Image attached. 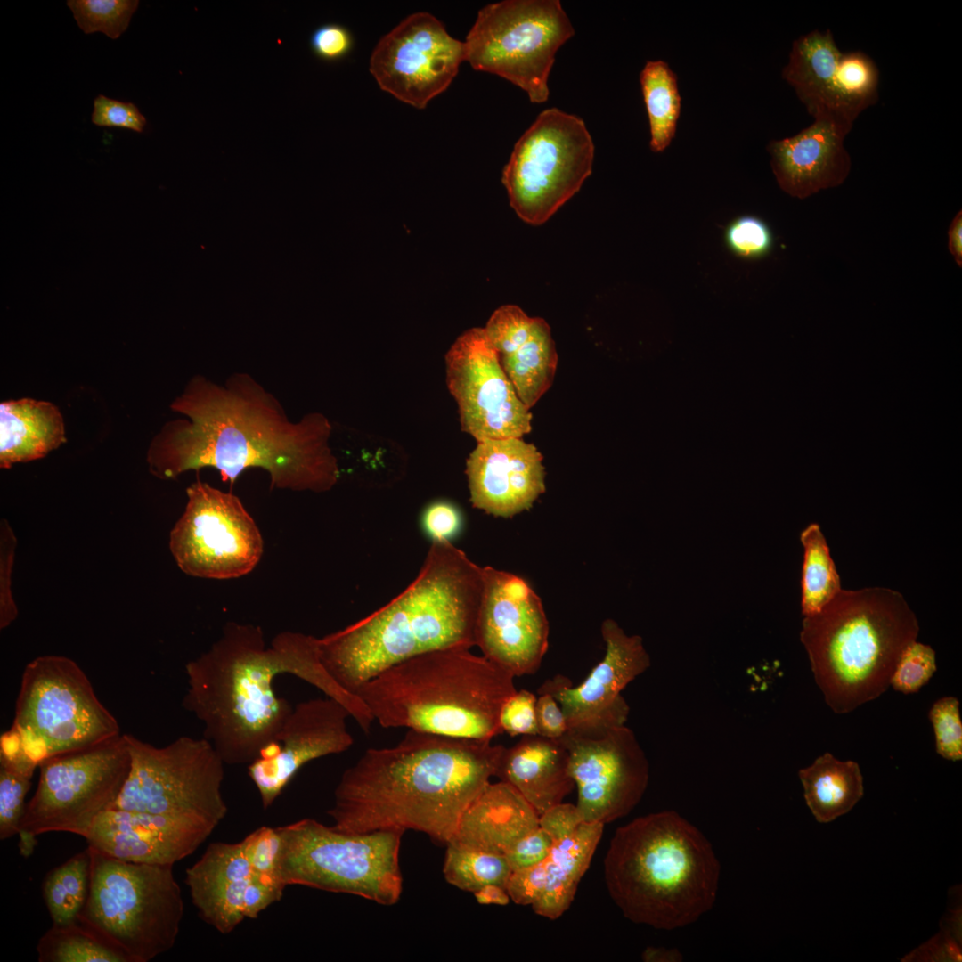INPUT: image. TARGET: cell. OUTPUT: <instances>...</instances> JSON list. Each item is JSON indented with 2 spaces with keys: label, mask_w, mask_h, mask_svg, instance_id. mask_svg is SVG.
Listing matches in <instances>:
<instances>
[{
  "label": "cell",
  "mask_w": 962,
  "mask_h": 962,
  "mask_svg": "<svg viewBox=\"0 0 962 962\" xmlns=\"http://www.w3.org/2000/svg\"><path fill=\"white\" fill-rule=\"evenodd\" d=\"M170 407L186 419L167 422L151 444L147 461L159 478L210 467L233 485L245 470L259 468L269 474L271 489L314 493L338 480L330 420L309 412L292 421L248 373H233L224 384L195 376Z\"/></svg>",
  "instance_id": "1"
},
{
  "label": "cell",
  "mask_w": 962,
  "mask_h": 962,
  "mask_svg": "<svg viewBox=\"0 0 962 962\" xmlns=\"http://www.w3.org/2000/svg\"><path fill=\"white\" fill-rule=\"evenodd\" d=\"M183 706L204 726L224 764L253 762L276 737L293 707L273 681L290 673L341 703L368 734L374 719L361 698L343 689L322 663L319 638L283 632L266 647L259 626L230 622L222 636L185 665Z\"/></svg>",
  "instance_id": "2"
},
{
  "label": "cell",
  "mask_w": 962,
  "mask_h": 962,
  "mask_svg": "<svg viewBox=\"0 0 962 962\" xmlns=\"http://www.w3.org/2000/svg\"><path fill=\"white\" fill-rule=\"evenodd\" d=\"M504 746L408 730L342 774L328 814L346 833L414 830L446 845L495 776Z\"/></svg>",
  "instance_id": "3"
},
{
  "label": "cell",
  "mask_w": 962,
  "mask_h": 962,
  "mask_svg": "<svg viewBox=\"0 0 962 962\" xmlns=\"http://www.w3.org/2000/svg\"><path fill=\"white\" fill-rule=\"evenodd\" d=\"M483 567L451 542L432 543L416 578L364 618L319 638L321 660L355 695L369 680L414 656L476 646Z\"/></svg>",
  "instance_id": "4"
},
{
  "label": "cell",
  "mask_w": 962,
  "mask_h": 962,
  "mask_svg": "<svg viewBox=\"0 0 962 962\" xmlns=\"http://www.w3.org/2000/svg\"><path fill=\"white\" fill-rule=\"evenodd\" d=\"M720 873L710 842L674 811L618 827L604 859L607 889L623 915L659 930L686 926L710 910Z\"/></svg>",
  "instance_id": "5"
},
{
  "label": "cell",
  "mask_w": 962,
  "mask_h": 962,
  "mask_svg": "<svg viewBox=\"0 0 962 962\" xmlns=\"http://www.w3.org/2000/svg\"><path fill=\"white\" fill-rule=\"evenodd\" d=\"M514 676L470 649L446 648L393 665L355 692L381 727L481 741L503 733Z\"/></svg>",
  "instance_id": "6"
},
{
  "label": "cell",
  "mask_w": 962,
  "mask_h": 962,
  "mask_svg": "<svg viewBox=\"0 0 962 962\" xmlns=\"http://www.w3.org/2000/svg\"><path fill=\"white\" fill-rule=\"evenodd\" d=\"M918 631L917 616L900 592L842 589L819 613L803 617L800 640L825 702L844 714L886 691Z\"/></svg>",
  "instance_id": "7"
},
{
  "label": "cell",
  "mask_w": 962,
  "mask_h": 962,
  "mask_svg": "<svg viewBox=\"0 0 962 962\" xmlns=\"http://www.w3.org/2000/svg\"><path fill=\"white\" fill-rule=\"evenodd\" d=\"M119 735L79 665L63 656H41L23 671L12 724L0 738V762L33 774L48 758Z\"/></svg>",
  "instance_id": "8"
},
{
  "label": "cell",
  "mask_w": 962,
  "mask_h": 962,
  "mask_svg": "<svg viewBox=\"0 0 962 962\" xmlns=\"http://www.w3.org/2000/svg\"><path fill=\"white\" fill-rule=\"evenodd\" d=\"M87 848L90 886L78 920L132 962H149L171 950L184 911L174 865L123 861Z\"/></svg>",
  "instance_id": "9"
},
{
  "label": "cell",
  "mask_w": 962,
  "mask_h": 962,
  "mask_svg": "<svg viewBox=\"0 0 962 962\" xmlns=\"http://www.w3.org/2000/svg\"><path fill=\"white\" fill-rule=\"evenodd\" d=\"M280 875L289 885L348 893L391 906L400 900L404 831L346 833L313 819L277 827Z\"/></svg>",
  "instance_id": "10"
},
{
  "label": "cell",
  "mask_w": 962,
  "mask_h": 962,
  "mask_svg": "<svg viewBox=\"0 0 962 962\" xmlns=\"http://www.w3.org/2000/svg\"><path fill=\"white\" fill-rule=\"evenodd\" d=\"M131 767L114 808L183 819L214 829L228 811L224 762L206 739L181 736L161 747L124 734Z\"/></svg>",
  "instance_id": "11"
},
{
  "label": "cell",
  "mask_w": 962,
  "mask_h": 962,
  "mask_svg": "<svg viewBox=\"0 0 962 962\" xmlns=\"http://www.w3.org/2000/svg\"><path fill=\"white\" fill-rule=\"evenodd\" d=\"M575 34L558 0H504L484 6L469 31L465 61L525 91L533 103L550 95L558 50Z\"/></svg>",
  "instance_id": "12"
},
{
  "label": "cell",
  "mask_w": 962,
  "mask_h": 962,
  "mask_svg": "<svg viewBox=\"0 0 962 962\" xmlns=\"http://www.w3.org/2000/svg\"><path fill=\"white\" fill-rule=\"evenodd\" d=\"M594 144L583 120L558 108L542 111L514 145L501 181L526 223L546 222L591 174Z\"/></svg>",
  "instance_id": "13"
},
{
  "label": "cell",
  "mask_w": 962,
  "mask_h": 962,
  "mask_svg": "<svg viewBox=\"0 0 962 962\" xmlns=\"http://www.w3.org/2000/svg\"><path fill=\"white\" fill-rule=\"evenodd\" d=\"M38 767L37 787L26 804L19 832H68L86 838L94 819L115 807L131 757L120 734L95 746L48 758Z\"/></svg>",
  "instance_id": "14"
},
{
  "label": "cell",
  "mask_w": 962,
  "mask_h": 962,
  "mask_svg": "<svg viewBox=\"0 0 962 962\" xmlns=\"http://www.w3.org/2000/svg\"><path fill=\"white\" fill-rule=\"evenodd\" d=\"M169 536V548L185 574L230 579L245 575L263 554L261 534L240 500L197 480Z\"/></svg>",
  "instance_id": "15"
},
{
  "label": "cell",
  "mask_w": 962,
  "mask_h": 962,
  "mask_svg": "<svg viewBox=\"0 0 962 962\" xmlns=\"http://www.w3.org/2000/svg\"><path fill=\"white\" fill-rule=\"evenodd\" d=\"M446 383L459 409L461 429L477 442L522 437L532 414L503 371L484 328L457 338L445 355Z\"/></svg>",
  "instance_id": "16"
},
{
  "label": "cell",
  "mask_w": 962,
  "mask_h": 962,
  "mask_svg": "<svg viewBox=\"0 0 962 962\" xmlns=\"http://www.w3.org/2000/svg\"><path fill=\"white\" fill-rule=\"evenodd\" d=\"M782 77L815 118L852 127L878 100L879 70L861 51L843 53L829 29H815L793 42Z\"/></svg>",
  "instance_id": "17"
},
{
  "label": "cell",
  "mask_w": 962,
  "mask_h": 962,
  "mask_svg": "<svg viewBox=\"0 0 962 962\" xmlns=\"http://www.w3.org/2000/svg\"><path fill=\"white\" fill-rule=\"evenodd\" d=\"M465 61V45L431 13L418 12L382 37L370 58L379 87L399 101L424 109L444 92Z\"/></svg>",
  "instance_id": "18"
},
{
  "label": "cell",
  "mask_w": 962,
  "mask_h": 962,
  "mask_svg": "<svg viewBox=\"0 0 962 962\" xmlns=\"http://www.w3.org/2000/svg\"><path fill=\"white\" fill-rule=\"evenodd\" d=\"M558 741L568 753L583 822L607 824L630 813L649 780V764L634 732L613 729L598 737L567 731Z\"/></svg>",
  "instance_id": "19"
},
{
  "label": "cell",
  "mask_w": 962,
  "mask_h": 962,
  "mask_svg": "<svg viewBox=\"0 0 962 962\" xmlns=\"http://www.w3.org/2000/svg\"><path fill=\"white\" fill-rule=\"evenodd\" d=\"M606 644L602 660L582 683L563 675L546 680L538 692H549L559 704L569 732L598 737L625 725L630 707L624 689L650 666L642 638L627 635L613 619L601 625Z\"/></svg>",
  "instance_id": "20"
},
{
  "label": "cell",
  "mask_w": 962,
  "mask_h": 962,
  "mask_svg": "<svg viewBox=\"0 0 962 962\" xmlns=\"http://www.w3.org/2000/svg\"><path fill=\"white\" fill-rule=\"evenodd\" d=\"M476 646L514 677L534 674L549 645V622L540 597L521 577L483 567Z\"/></svg>",
  "instance_id": "21"
},
{
  "label": "cell",
  "mask_w": 962,
  "mask_h": 962,
  "mask_svg": "<svg viewBox=\"0 0 962 962\" xmlns=\"http://www.w3.org/2000/svg\"><path fill=\"white\" fill-rule=\"evenodd\" d=\"M348 717V710L329 697L305 700L292 708L275 738L248 765L264 809L273 803L305 764L341 754L354 745Z\"/></svg>",
  "instance_id": "22"
},
{
  "label": "cell",
  "mask_w": 962,
  "mask_h": 962,
  "mask_svg": "<svg viewBox=\"0 0 962 962\" xmlns=\"http://www.w3.org/2000/svg\"><path fill=\"white\" fill-rule=\"evenodd\" d=\"M466 475L472 505L495 517L528 510L545 491L542 455L522 437L477 442Z\"/></svg>",
  "instance_id": "23"
},
{
  "label": "cell",
  "mask_w": 962,
  "mask_h": 962,
  "mask_svg": "<svg viewBox=\"0 0 962 962\" xmlns=\"http://www.w3.org/2000/svg\"><path fill=\"white\" fill-rule=\"evenodd\" d=\"M212 832L183 819L113 808L94 819L86 840L89 847L123 861L174 865Z\"/></svg>",
  "instance_id": "24"
},
{
  "label": "cell",
  "mask_w": 962,
  "mask_h": 962,
  "mask_svg": "<svg viewBox=\"0 0 962 962\" xmlns=\"http://www.w3.org/2000/svg\"><path fill=\"white\" fill-rule=\"evenodd\" d=\"M852 128L820 118L794 136L771 140L767 150L779 187L792 197L805 199L842 184L852 167L844 147Z\"/></svg>",
  "instance_id": "25"
},
{
  "label": "cell",
  "mask_w": 962,
  "mask_h": 962,
  "mask_svg": "<svg viewBox=\"0 0 962 962\" xmlns=\"http://www.w3.org/2000/svg\"><path fill=\"white\" fill-rule=\"evenodd\" d=\"M251 877L246 843L216 842L191 868L185 884L200 917L223 934L245 918L243 896Z\"/></svg>",
  "instance_id": "26"
},
{
  "label": "cell",
  "mask_w": 962,
  "mask_h": 962,
  "mask_svg": "<svg viewBox=\"0 0 962 962\" xmlns=\"http://www.w3.org/2000/svg\"><path fill=\"white\" fill-rule=\"evenodd\" d=\"M495 777L518 790L539 816L562 803L575 787L566 747L540 735L522 736L516 745L504 747Z\"/></svg>",
  "instance_id": "27"
},
{
  "label": "cell",
  "mask_w": 962,
  "mask_h": 962,
  "mask_svg": "<svg viewBox=\"0 0 962 962\" xmlns=\"http://www.w3.org/2000/svg\"><path fill=\"white\" fill-rule=\"evenodd\" d=\"M539 818L512 786L501 780L490 782L465 811L451 841L505 855L520 839L539 827Z\"/></svg>",
  "instance_id": "28"
},
{
  "label": "cell",
  "mask_w": 962,
  "mask_h": 962,
  "mask_svg": "<svg viewBox=\"0 0 962 962\" xmlns=\"http://www.w3.org/2000/svg\"><path fill=\"white\" fill-rule=\"evenodd\" d=\"M66 441L59 409L30 398L0 404V467L40 459Z\"/></svg>",
  "instance_id": "29"
},
{
  "label": "cell",
  "mask_w": 962,
  "mask_h": 962,
  "mask_svg": "<svg viewBox=\"0 0 962 962\" xmlns=\"http://www.w3.org/2000/svg\"><path fill=\"white\" fill-rule=\"evenodd\" d=\"M603 824L582 823L571 836L554 842L546 859V885L534 912L555 920L570 907L601 839Z\"/></svg>",
  "instance_id": "30"
},
{
  "label": "cell",
  "mask_w": 962,
  "mask_h": 962,
  "mask_svg": "<svg viewBox=\"0 0 962 962\" xmlns=\"http://www.w3.org/2000/svg\"><path fill=\"white\" fill-rule=\"evenodd\" d=\"M496 352L518 397L530 409L550 388L557 370L558 355L549 324L534 317L526 333Z\"/></svg>",
  "instance_id": "31"
},
{
  "label": "cell",
  "mask_w": 962,
  "mask_h": 962,
  "mask_svg": "<svg viewBox=\"0 0 962 962\" xmlns=\"http://www.w3.org/2000/svg\"><path fill=\"white\" fill-rule=\"evenodd\" d=\"M807 806L816 820L828 823L849 812L864 794L863 777L853 761H840L830 753L799 770Z\"/></svg>",
  "instance_id": "32"
},
{
  "label": "cell",
  "mask_w": 962,
  "mask_h": 962,
  "mask_svg": "<svg viewBox=\"0 0 962 962\" xmlns=\"http://www.w3.org/2000/svg\"><path fill=\"white\" fill-rule=\"evenodd\" d=\"M640 82L648 113L652 151L661 152L673 140L681 112V96L675 73L668 63L648 61Z\"/></svg>",
  "instance_id": "33"
},
{
  "label": "cell",
  "mask_w": 962,
  "mask_h": 962,
  "mask_svg": "<svg viewBox=\"0 0 962 962\" xmlns=\"http://www.w3.org/2000/svg\"><path fill=\"white\" fill-rule=\"evenodd\" d=\"M39 962H132L129 956L81 921L53 925L37 945Z\"/></svg>",
  "instance_id": "34"
},
{
  "label": "cell",
  "mask_w": 962,
  "mask_h": 962,
  "mask_svg": "<svg viewBox=\"0 0 962 962\" xmlns=\"http://www.w3.org/2000/svg\"><path fill=\"white\" fill-rule=\"evenodd\" d=\"M800 540L803 547L801 609L804 617L819 613L842 588L839 575L819 524L811 523L807 526L802 531Z\"/></svg>",
  "instance_id": "35"
},
{
  "label": "cell",
  "mask_w": 962,
  "mask_h": 962,
  "mask_svg": "<svg viewBox=\"0 0 962 962\" xmlns=\"http://www.w3.org/2000/svg\"><path fill=\"white\" fill-rule=\"evenodd\" d=\"M90 875L88 848L47 873L42 892L53 925H67L78 921L87 901Z\"/></svg>",
  "instance_id": "36"
},
{
  "label": "cell",
  "mask_w": 962,
  "mask_h": 962,
  "mask_svg": "<svg viewBox=\"0 0 962 962\" xmlns=\"http://www.w3.org/2000/svg\"><path fill=\"white\" fill-rule=\"evenodd\" d=\"M445 846L443 874L447 883L471 893L492 884L505 887L512 871L504 855L453 841Z\"/></svg>",
  "instance_id": "37"
},
{
  "label": "cell",
  "mask_w": 962,
  "mask_h": 962,
  "mask_svg": "<svg viewBox=\"0 0 962 962\" xmlns=\"http://www.w3.org/2000/svg\"><path fill=\"white\" fill-rule=\"evenodd\" d=\"M67 5L84 33L102 32L117 39L127 29L139 1L69 0Z\"/></svg>",
  "instance_id": "38"
},
{
  "label": "cell",
  "mask_w": 962,
  "mask_h": 962,
  "mask_svg": "<svg viewBox=\"0 0 962 962\" xmlns=\"http://www.w3.org/2000/svg\"><path fill=\"white\" fill-rule=\"evenodd\" d=\"M244 841L251 868V876L268 885L284 890L280 875L281 838L277 827H261Z\"/></svg>",
  "instance_id": "39"
},
{
  "label": "cell",
  "mask_w": 962,
  "mask_h": 962,
  "mask_svg": "<svg viewBox=\"0 0 962 962\" xmlns=\"http://www.w3.org/2000/svg\"><path fill=\"white\" fill-rule=\"evenodd\" d=\"M31 775L0 764V839L18 835L25 812V797L31 786Z\"/></svg>",
  "instance_id": "40"
},
{
  "label": "cell",
  "mask_w": 962,
  "mask_h": 962,
  "mask_svg": "<svg viewBox=\"0 0 962 962\" xmlns=\"http://www.w3.org/2000/svg\"><path fill=\"white\" fill-rule=\"evenodd\" d=\"M936 670L934 650L931 646L915 640L901 654L890 686L903 694L917 693L929 681Z\"/></svg>",
  "instance_id": "41"
},
{
  "label": "cell",
  "mask_w": 962,
  "mask_h": 962,
  "mask_svg": "<svg viewBox=\"0 0 962 962\" xmlns=\"http://www.w3.org/2000/svg\"><path fill=\"white\" fill-rule=\"evenodd\" d=\"M935 748L938 754L950 761L962 759V723L959 713V702L954 697H944L936 700L930 711Z\"/></svg>",
  "instance_id": "42"
},
{
  "label": "cell",
  "mask_w": 962,
  "mask_h": 962,
  "mask_svg": "<svg viewBox=\"0 0 962 962\" xmlns=\"http://www.w3.org/2000/svg\"><path fill=\"white\" fill-rule=\"evenodd\" d=\"M725 241L734 254L746 258H758L770 250L772 235L762 220L753 216H743L729 224Z\"/></svg>",
  "instance_id": "43"
},
{
  "label": "cell",
  "mask_w": 962,
  "mask_h": 962,
  "mask_svg": "<svg viewBox=\"0 0 962 962\" xmlns=\"http://www.w3.org/2000/svg\"><path fill=\"white\" fill-rule=\"evenodd\" d=\"M536 699L526 689L517 690L503 704L500 712V726L510 737L539 735L536 721Z\"/></svg>",
  "instance_id": "44"
},
{
  "label": "cell",
  "mask_w": 962,
  "mask_h": 962,
  "mask_svg": "<svg viewBox=\"0 0 962 962\" xmlns=\"http://www.w3.org/2000/svg\"><path fill=\"white\" fill-rule=\"evenodd\" d=\"M92 122L97 126L118 127L143 133L147 120L133 102L99 94L94 100Z\"/></svg>",
  "instance_id": "45"
},
{
  "label": "cell",
  "mask_w": 962,
  "mask_h": 962,
  "mask_svg": "<svg viewBox=\"0 0 962 962\" xmlns=\"http://www.w3.org/2000/svg\"><path fill=\"white\" fill-rule=\"evenodd\" d=\"M16 537L5 519L0 528V628L4 629L18 616V608L12 595V568L13 565Z\"/></svg>",
  "instance_id": "46"
},
{
  "label": "cell",
  "mask_w": 962,
  "mask_h": 962,
  "mask_svg": "<svg viewBox=\"0 0 962 962\" xmlns=\"http://www.w3.org/2000/svg\"><path fill=\"white\" fill-rule=\"evenodd\" d=\"M462 518L459 509L446 501H436L426 507L421 516L425 533L436 542H450L461 530Z\"/></svg>",
  "instance_id": "47"
},
{
  "label": "cell",
  "mask_w": 962,
  "mask_h": 962,
  "mask_svg": "<svg viewBox=\"0 0 962 962\" xmlns=\"http://www.w3.org/2000/svg\"><path fill=\"white\" fill-rule=\"evenodd\" d=\"M313 53L320 59L336 61L345 58L353 47V37L344 26L327 23L316 28L310 37Z\"/></svg>",
  "instance_id": "48"
},
{
  "label": "cell",
  "mask_w": 962,
  "mask_h": 962,
  "mask_svg": "<svg viewBox=\"0 0 962 962\" xmlns=\"http://www.w3.org/2000/svg\"><path fill=\"white\" fill-rule=\"evenodd\" d=\"M545 861L511 872L505 888L516 904L532 906L541 898L546 885Z\"/></svg>",
  "instance_id": "49"
},
{
  "label": "cell",
  "mask_w": 962,
  "mask_h": 962,
  "mask_svg": "<svg viewBox=\"0 0 962 962\" xmlns=\"http://www.w3.org/2000/svg\"><path fill=\"white\" fill-rule=\"evenodd\" d=\"M553 844L551 836L539 827L520 839L504 856L511 871L533 867L548 858Z\"/></svg>",
  "instance_id": "50"
},
{
  "label": "cell",
  "mask_w": 962,
  "mask_h": 962,
  "mask_svg": "<svg viewBox=\"0 0 962 962\" xmlns=\"http://www.w3.org/2000/svg\"><path fill=\"white\" fill-rule=\"evenodd\" d=\"M583 823L576 805L560 803L548 809L539 818V827L554 842L571 836Z\"/></svg>",
  "instance_id": "51"
},
{
  "label": "cell",
  "mask_w": 962,
  "mask_h": 962,
  "mask_svg": "<svg viewBox=\"0 0 962 962\" xmlns=\"http://www.w3.org/2000/svg\"><path fill=\"white\" fill-rule=\"evenodd\" d=\"M536 699V721L538 734L547 738L558 740L568 730L564 713L549 692H539Z\"/></svg>",
  "instance_id": "52"
},
{
  "label": "cell",
  "mask_w": 962,
  "mask_h": 962,
  "mask_svg": "<svg viewBox=\"0 0 962 962\" xmlns=\"http://www.w3.org/2000/svg\"><path fill=\"white\" fill-rule=\"evenodd\" d=\"M282 889L268 885L250 877L243 896V915L248 918H256L261 911L272 903L281 900Z\"/></svg>",
  "instance_id": "53"
},
{
  "label": "cell",
  "mask_w": 962,
  "mask_h": 962,
  "mask_svg": "<svg viewBox=\"0 0 962 962\" xmlns=\"http://www.w3.org/2000/svg\"><path fill=\"white\" fill-rule=\"evenodd\" d=\"M475 899L479 904L489 905H501L505 906L509 904L510 897L502 885H486L473 893Z\"/></svg>",
  "instance_id": "54"
},
{
  "label": "cell",
  "mask_w": 962,
  "mask_h": 962,
  "mask_svg": "<svg viewBox=\"0 0 962 962\" xmlns=\"http://www.w3.org/2000/svg\"><path fill=\"white\" fill-rule=\"evenodd\" d=\"M962 212L961 210L953 218L949 229V249L957 264L962 266Z\"/></svg>",
  "instance_id": "55"
},
{
  "label": "cell",
  "mask_w": 962,
  "mask_h": 962,
  "mask_svg": "<svg viewBox=\"0 0 962 962\" xmlns=\"http://www.w3.org/2000/svg\"><path fill=\"white\" fill-rule=\"evenodd\" d=\"M18 836H19L18 848H19L20 854L23 858L27 859L35 851V848H36V846L37 844V840L36 838L37 836H36V835H34L32 833L27 832V831H20V832L18 833Z\"/></svg>",
  "instance_id": "56"
},
{
  "label": "cell",
  "mask_w": 962,
  "mask_h": 962,
  "mask_svg": "<svg viewBox=\"0 0 962 962\" xmlns=\"http://www.w3.org/2000/svg\"><path fill=\"white\" fill-rule=\"evenodd\" d=\"M678 958L679 953L676 951L671 952V950L651 947L648 948L642 954V959L645 961H667Z\"/></svg>",
  "instance_id": "57"
}]
</instances>
